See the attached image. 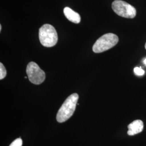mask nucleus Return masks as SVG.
I'll list each match as a JSON object with an SVG mask.
<instances>
[{"label":"nucleus","mask_w":146,"mask_h":146,"mask_svg":"<svg viewBox=\"0 0 146 146\" xmlns=\"http://www.w3.org/2000/svg\"><path fill=\"white\" fill-rule=\"evenodd\" d=\"M78 99V95L74 93L70 95L65 100L62 106L58 111L56 120L60 123H62L68 120L73 115Z\"/></svg>","instance_id":"f257e3e1"},{"label":"nucleus","mask_w":146,"mask_h":146,"mask_svg":"<svg viewBox=\"0 0 146 146\" xmlns=\"http://www.w3.org/2000/svg\"><path fill=\"white\" fill-rule=\"evenodd\" d=\"M39 40L42 46L46 47H52L58 42L57 32L54 27L46 24L39 29Z\"/></svg>","instance_id":"f03ea898"},{"label":"nucleus","mask_w":146,"mask_h":146,"mask_svg":"<svg viewBox=\"0 0 146 146\" xmlns=\"http://www.w3.org/2000/svg\"><path fill=\"white\" fill-rule=\"evenodd\" d=\"M119 42V37L113 33H107L95 42L93 47V50L95 53L104 52L114 47Z\"/></svg>","instance_id":"7ed1b4c3"},{"label":"nucleus","mask_w":146,"mask_h":146,"mask_svg":"<svg viewBox=\"0 0 146 146\" xmlns=\"http://www.w3.org/2000/svg\"><path fill=\"white\" fill-rule=\"evenodd\" d=\"M111 7L117 15L125 18L133 19L136 15L135 8L123 1L115 0L112 3Z\"/></svg>","instance_id":"20e7f679"},{"label":"nucleus","mask_w":146,"mask_h":146,"mask_svg":"<svg viewBox=\"0 0 146 146\" xmlns=\"http://www.w3.org/2000/svg\"><path fill=\"white\" fill-rule=\"evenodd\" d=\"M27 74L32 84H40L46 78V74L34 62H31L27 65Z\"/></svg>","instance_id":"39448f33"},{"label":"nucleus","mask_w":146,"mask_h":146,"mask_svg":"<svg viewBox=\"0 0 146 146\" xmlns=\"http://www.w3.org/2000/svg\"><path fill=\"white\" fill-rule=\"evenodd\" d=\"M128 128L127 134L130 136L134 135L142 131L143 129V123L141 120H135L128 125Z\"/></svg>","instance_id":"423d86ee"},{"label":"nucleus","mask_w":146,"mask_h":146,"mask_svg":"<svg viewBox=\"0 0 146 146\" xmlns=\"http://www.w3.org/2000/svg\"><path fill=\"white\" fill-rule=\"evenodd\" d=\"M63 13L69 21L75 23H79L80 22L81 16L78 13L73 11L71 8L65 7L63 9Z\"/></svg>","instance_id":"0eeeda50"},{"label":"nucleus","mask_w":146,"mask_h":146,"mask_svg":"<svg viewBox=\"0 0 146 146\" xmlns=\"http://www.w3.org/2000/svg\"><path fill=\"white\" fill-rule=\"evenodd\" d=\"M7 75V71L5 66L2 63H0V80H2Z\"/></svg>","instance_id":"6e6552de"},{"label":"nucleus","mask_w":146,"mask_h":146,"mask_svg":"<svg viewBox=\"0 0 146 146\" xmlns=\"http://www.w3.org/2000/svg\"><path fill=\"white\" fill-rule=\"evenodd\" d=\"M22 140L21 138H18L13 141L9 146H22Z\"/></svg>","instance_id":"1a4fd4ad"},{"label":"nucleus","mask_w":146,"mask_h":146,"mask_svg":"<svg viewBox=\"0 0 146 146\" xmlns=\"http://www.w3.org/2000/svg\"><path fill=\"white\" fill-rule=\"evenodd\" d=\"M134 72L135 74L136 75H139V76H141V75H144L145 74V71L141 69V68H139V67H135L134 69Z\"/></svg>","instance_id":"9d476101"},{"label":"nucleus","mask_w":146,"mask_h":146,"mask_svg":"<svg viewBox=\"0 0 146 146\" xmlns=\"http://www.w3.org/2000/svg\"><path fill=\"white\" fill-rule=\"evenodd\" d=\"M1 30H2V26L1 25H0V31H1Z\"/></svg>","instance_id":"9b49d317"},{"label":"nucleus","mask_w":146,"mask_h":146,"mask_svg":"<svg viewBox=\"0 0 146 146\" xmlns=\"http://www.w3.org/2000/svg\"><path fill=\"white\" fill-rule=\"evenodd\" d=\"M143 62H144V63H145V64L146 65V58L145 59V60H144Z\"/></svg>","instance_id":"f8f14e48"},{"label":"nucleus","mask_w":146,"mask_h":146,"mask_svg":"<svg viewBox=\"0 0 146 146\" xmlns=\"http://www.w3.org/2000/svg\"><path fill=\"white\" fill-rule=\"evenodd\" d=\"M145 48H146V44H145Z\"/></svg>","instance_id":"ddd939ff"}]
</instances>
